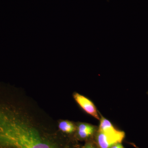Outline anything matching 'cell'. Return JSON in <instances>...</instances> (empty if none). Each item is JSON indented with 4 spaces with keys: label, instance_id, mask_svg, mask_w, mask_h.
Instances as JSON below:
<instances>
[{
    "label": "cell",
    "instance_id": "cell-7",
    "mask_svg": "<svg viewBox=\"0 0 148 148\" xmlns=\"http://www.w3.org/2000/svg\"><path fill=\"white\" fill-rule=\"evenodd\" d=\"M84 148H95V147L92 144H90V143H88V144H86V145L85 146Z\"/></svg>",
    "mask_w": 148,
    "mask_h": 148
},
{
    "label": "cell",
    "instance_id": "cell-4",
    "mask_svg": "<svg viewBox=\"0 0 148 148\" xmlns=\"http://www.w3.org/2000/svg\"><path fill=\"white\" fill-rule=\"evenodd\" d=\"M95 127L91 125L86 123H82L79 125L77 131H84L87 130H95Z\"/></svg>",
    "mask_w": 148,
    "mask_h": 148
},
{
    "label": "cell",
    "instance_id": "cell-1",
    "mask_svg": "<svg viewBox=\"0 0 148 148\" xmlns=\"http://www.w3.org/2000/svg\"><path fill=\"white\" fill-rule=\"evenodd\" d=\"M125 137V133L115 128L108 131H98L97 143L100 148H110L117 143H121Z\"/></svg>",
    "mask_w": 148,
    "mask_h": 148
},
{
    "label": "cell",
    "instance_id": "cell-5",
    "mask_svg": "<svg viewBox=\"0 0 148 148\" xmlns=\"http://www.w3.org/2000/svg\"><path fill=\"white\" fill-rule=\"evenodd\" d=\"M95 130H87L84 131H77L79 136L82 139H85L92 135Z\"/></svg>",
    "mask_w": 148,
    "mask_h": 148
},
{
    "label": "cell",
    "instance_id": "cell-2",
    "mask_svg": "<svg viewBox=\"0 0 148 148\" xmlns=\"http://www.w3.org/2000/svg\"><path fill=\"white\" fill-rule=\"evenodd\" d=\"M74 98L77 103L86 113L97 119H100L96 107L92 101L79 93H74Z\"/></svg>",
    "mask_w": 148,
    "mask_h": 148
},
{
    "label": "cell",
    "instance_id": "cell-3",
    "mask_svg": "<svg viewBox=\"0 0 148 148\" xmlns=\"http://www.w3.org/2000/svg\"><path fill=\"white\" fill-rule=\"evenodd\" d=\"M59 129L66 133H71L75 130V127L73 123L68 121H62L58 125Z\"/></svg>",
    "mask_w": 148,
    "mask_h": 148
},
{
    "label": "cell",
    "instance_id": "cell-6",
    "mask_svg": "<svg viewBox=\"0 0 148 148\" xmlns=\"http://www.w3.org/2000/svg\"><path fill=\"white\" fill-rule=\"evenodd\" d=\"M110 148H125L121 143H117L112 146Z\"/></svg>",
    "mask_w": 148,
    "mask_h": 148
},
{
    "label": "cell",
    "instance_id": "cell-8",
    "mask_svg": "<svg viewBox=\"0 0 148 148\" xmlns=\"http://www.w3.org/2000/svg\"></svg>",
    "mask_w": 148,
    "mask_h": 148
}]
</instances>
